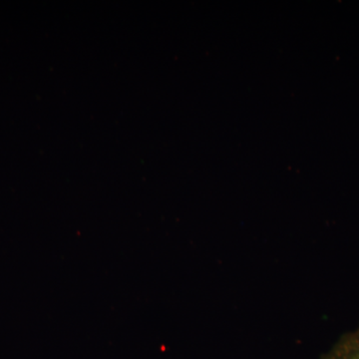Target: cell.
<instances>
[{"instance_id": "6da1fadb", "label": "cell", "mask_w": 359, "mask_h": 359, "mask_svg": "<svg viewBox=\"0 0 359 359\" xmlns=\"http://www.w3.org/2000/svg\"><path fill=\"white\" fill-rule=\"evenodd\" d=\"M320 359H359V325L341 335Z\"/></svg>"}]
</instances>
